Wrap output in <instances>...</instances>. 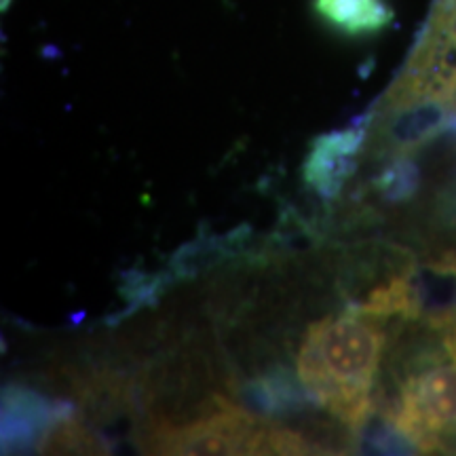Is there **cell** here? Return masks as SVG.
<instances>
[{"label": "cell", "instance_id": "cell-3", "mask_svg": "<svg viewBox=\"0 0 456 456\" xmlns=\"http://www.w3.org/2000/svg\"><path fill=\"white\" fill-rule=\"evenodd\" d=\"M363 142H366L363 125L317 135L302 163V178L306 186L323 199L338 197L357 167L355 159L362 152Z\"/></svg>", "mask_w": 456, "mask_h": 456}, {"label": "cell", "instance_id": "cell-2", "mask_svg": "<svg viewBox=\"0 0 456 456\" xmlns=\"http://www.w3.org/2000/svg\"><path fill=\"white\" fill-rule=\"evenodd\" d=\"M258 420L226 397H212V410L180 429L155 431V446L163 454H245Z\"/></svg>", "mask_w": 456, "mask_h": 456}, {"label": "cell", "instance_id": "cell-1", "mask_svg": "<svg viewBox=\"0 0 456 456\" xmlns=\"http://www.w3.org/2000/svg\"><path fill=\"white\" fill-rule=\"evenodd\" d=\"M383 351L379 319L351 311L319 319L306 330L296 353V372L313 402L359 433L372 414Z\"/></svg>", "mask_w": 456, "mask_h": 456}, {"label": "cell", "instance_id": "cell-5", "mask_svg": "<svg viewBox=\"0 0 456 456\" xmlns=\"http://www.w3.org/2000/svg\"><path fill=\"white\" fill-rule=\"evenodd\" d=\"M315 7L328 24L346 34L379 32L393 17L385 0H317Z\"/></svg>", "mask_w": 456, "mask_h": 456}, {"label": "cell", "instance_id": "cell-7", "mask_svg": "<svg viewBox=\"0 0 456 456\" xmlns=\"http://www.w3.org/2000/svg\"><path fill=\"white\" fill-rule=\"evenodd\" d=\"M98 446L95 436L70 419L60 420L38 444L41 452H98Z\"/></svg>", "mask_w": 456, "mask_h": 456}, {"label": "cell", "instance_id": "cell-6", "mask_svg": "<svg viewBox=\"0 0 456 456\" xmlns=\"http://www.w3.org/2000/svg\"><path fill=\"white\" fill-rule=\"evenodd\" d=\"M313 446L300 433L275 425H258L249 437L245 454H309Z\"/></svg>", "mask_w": 456, "mask_h": 456}, {"label": "cell", "instance_id": "cell-4", "mask_svg": "<svg viewBox=\"0 0 456 456\" xmlns=\"http://www.w3.org/2000/svg\"><path fill=\"white\" fill-rule=\"evenodd\" d=\"M70 416L72 406L64 402H49L21 387H9L4 389L3 397L4 452L37 446L60 420L70 419Z\"/></svg>", "mask_w": 456, "mask_h": 456}, {"label": "cell", "instance_id": "cell-8", "mask_svg": "<svg viewBox=\"0 0 456 456\" xmlns=\"http://www.w3.org/2000/svg\"><path fill=\"white\" fill-rule=\"evenodd\" d=\"M416 180H419V171H416L414 163L408 161V159H395V163H391L379 175L376 188L389 201H403V199L414 195Z\"/></svg>", "mask_w": 456, "mask_h": 456}]
</instances>
